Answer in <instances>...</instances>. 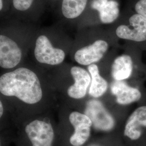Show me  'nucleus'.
Returning a JSON list of instances; mask_svg holds the SVG:
<instances>
[{"label":"nucleus","instance_id":"nucleus-1","mask_svg":"<svg viewBox=\"0 0 146 146\" xmlns=\"http://www.w3.org/2000/svg\"><path fill=\"white\" fill-rule=\"evenodd\" d=\"M0 92L5 96H15L29 104L40 101L43 95L41 84L36 74L24 67L1 76Z\"/></svg>","mask_w":146,"mask_h":146},{"label":"nucleus","instance_id":"nucleus-2","mask_svg":"<svg viewBox=\"0 0 146 146\" xmlns=\"http://www.w3.org/2000/svg\"><path fill=\"white\" fill-rule=\"evenodd\" d=\"M34 55L38 62L52 66L61 64L66 56L64 52L53 47L48 37L44 35L39 36L36 39Z\"/></svg>","mask_w":146,"mask_h":146},{"label":"nucleus","instance_id":"nucleus-3","mask_svg":"<svg viewBox=\"0 0 146 146\" xmlns=\"http://www.w3.org/2000/svg\"><path fill=\"white\" fill-rule=\"evenodd\" d=\"M25 133L31 146H52L55 134L51 124L35 120L25 127Z\"/></svg>","mask_w":146,"mask_h":146},{"label":"nucleus","instance_id":"nucleus-4","mask_svg":"<svg viewBox=\"0 0 146 146\" xmlns=\"http://www.w3.org/2000/svg\"><path fill=\"white\" fill-rule=\"evenodd\" d=\"M69 121L74 128L70 137L69 142L72 146H82L88 140L90 136L92 120L85 114L73 111L69 117Z\"/></svg>","mask_w":146,"mask_h":146},{"label":"nucleus","instance_id":"nucleus-5","mask_svg":"<svg viewBox=\"0 0 146 146\" xmlns=\"http://www.w3.org/2000/svg\"><path fill=\"white\" fill-rule=\"evenodd\" d=\"M130 27L121 25L116 30V34L119 38L142 42L146 40V18L136 14L131 16L129 20Z\"/></svg>","mask_w":146,"mask_h":146},{"label":"nucleus","instance_id":"nucleus-6","mask_svg":"<svg viewBox=\"0 0 146 146\" xmlns=\"http://www.w3.org/2000/svg\"><path fill=\"white\" fill-rule=\"evenodd\" d=\"M85 114L90 119L94 127L98 130L110 131L115 125L111 115L98 101L92 100L88 102Z\"/></svg>","mask_w":146,"mask_h":146},{"label":"nucleus","instance_id":"nucleus-7","mask_svg":"<svg viewBox=\"0 0 146 146\" xmlns=\"http://www.w3.org/2000/svg\"><path fill=\"white\" fill-rule=\"evenodd\" d=\"M21 49L16 42L9 37L0 35V66L4 69L14 68L20 62Z\"/></svg>","mask_w":146,"mask_h":146},{"label":"nucleus","instance_id":"nucleus-8","mask_svg":"<svg viewBox=\"0 0 146 146\" xmlns=\"http://www.w3.org/2000/svg\"><path fill=\"white\" fill-rule=\"evenodd\" d=\"M108 48L107 42L98 40L90 45L78 49L74 55V58L75 61L81 65L89 66L99 62L104 57Z\"/></svg>","mask_w":146,"mask_h":146},{"label":"nucleus","instance_id":"nucleus-9","mask_svg":"<svg viewBox=\"0 0 146 146\" xmlns=\"http://www.w3.org/2000/svg\"><path fill=\"white\" fill-rule=\"evenodd\" d=\"M70 73L75 82L68 89V95L75 99L83 98L91 83V76L86 70L78 66H74L71 68Z\"/></svg>","mask_w":146,"mask_h":146},{"label":"nucleus","instance_id":"nucleus-10","mask_svg":"<svg viewBox=\"0 0 146 146\" xmlns=\"http://www.w3.org/2000/svg\"><path fill=\"white\" fill-rule=\"evenodd\" d=\"M146 127V106L139 107L134 111L125 124L124 135L131 140L141 137L142 129Z\"/></svg>","mask_w":146,"mask_h":146},{"label":"nucleus","instance_id":"nucleus-11","mask_svg":"<svg viewBox=\"0 0 146 146\" xmlns=\"http://www.w3.org/2000/svg\"><path fill=\"white\" fill-rule=\"evenodd\" d=\"M112 94L116 97V102L121 105L135 102L141 99V94L138 89L128 86L123 81H115L111 84Z\"/></svg>","mask_w":146,"mask_h":146},{"label":"nucleus","instance_id":"nucleus-12","mask_svg":"<svg viewBox=\"0 0 146 146\" xmlns=\"http://www.w3.org/2000/svg\"><path fill=\"white\" fill-rule=\"evenodd\" d=\"M91 6L99 12L100 21L104 24L114 22L119 16V3L115 0H93Z\"/></svg>","mask_w":146,"mask_h":146},{"label":"nucleus","instance_id":"nucleus-13","mask_svg":"<svg viewBox=\"0 0 146 146\" xmlns=\"http://www.w3.org/2000/svg\"><path fill=\"white\" fill-rule=\"evenodd\" d=\"M133 72V61L130 56L122 55L116 58L112 64L111 75L115 81L129 78Z\"/></svg>","mask_w":146,"mask_h":146},{"label":"nucleus","instance_id":"nucleus-14","mask_svg":"<svg viewBox=\"0 0 146 146\" xmlns=\"http://www.w3.org/2000/svg\"><path fill=\"white\" fill-rule=\"evenodd\" d=\"M92 78L91 85L89 90V95L93 98H98L102 96L108 88V83L100 74L97 65L92 64L88 67Z\"/></svg>","mask_w":146,"mask_h":146},{"label":"nucleus","instance_id":"nucleus-15","mask_svg":"<svg viewBox=\"0 0 146 146\" xmlns=\"http://www.w3.org/2000/svg\"><path fill=\"white\" fill-rule=\"evenodd\" d=\"M88 0H63L62 13L63 16L68 19H74L78 17L84 11Z\"/></svg>","mask_w":146,"mask_h":146},{"label":"nucleus","instance_id":"nucleus-16","mask_svg":"<svg viewBox=\"0 0 146 146\" xmlns=\"http://www.w3.org/2000/svg\"><path fill=\"white\" fill-rule=\"evenodd\" d=\"M34 0H13L14 8L17 11H25L29 9Z\"/></svg>","mask_w":146,"mask_h":146},{"label":"nucleus","instance_id":"nucleus-17","mask_svg":"<svg viewBox=\"0 0 146 146\" xmlns=\"http://www.w3.org/2000/svg\"><path fill=\"white\" fill-rule=\"evenodd\" d=\"M135 9L137 13L146 18V0H140L136 4Z\"/></svg>","mask_w":146,"mask_h":146},{"label":"nucleus","instance_id":"nucleus-18","mask_svg":"<svg viewBox=\"0 0 146 146\" xmlns=\"http://www.w3.org/2000/svg\"><path fill=\"white\" fill-rule=\"evenodd\" d=\"M3 104L2 103V101L0 102V116L1 117L3 115Z\"/></svg>","mask_w":146,"mask_h":146},{"label":"nucleus","instance_id":"nucleus-19","mask_svg":"<svg viewBox=\"0 0 146 146\" xmlns=\"http://www.w3.org/2000/svg\"><path fill=\"white\" fill-rule=\"evenodd\" d=\"M3 0H0V10L2 11L3 9Z\"/></svg>","mask_w":146,"mask_h":146},{"label":"nucleus","instance_id":"nucleus-20","mask_svg":"<svg viewBox=\"0 0 146 146\" xmlns=\"http://www.w3.org/2000/svg\"><path fill=\"white\" fill-rule=\"evenodd\" d=\"M87 146H102L101 145H100L99 144H97V143H90V144H89L88 145H87Z\"/></svg>","mask_w":146,"mask_h":146}]
</instances>
